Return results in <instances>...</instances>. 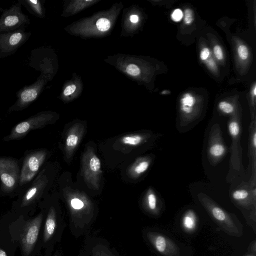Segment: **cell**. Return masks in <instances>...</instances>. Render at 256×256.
<instances>
[{"instance_id": "8", "label": "cell", "mask_w": 256, "mask_h": 256, "mask_svg": "<svg viewBox=\"0 0 256 256\" xmlns=\"http://www.w3.org/2000/svg\"><path fill=\"white\" fill-rule=\"evenodd\" d=\"M44 157L45 154L42 151L32 152L26 156L20 172L19 182L20 185L30 182L34 178Z\"/></svg>"}, {"instance_id": "31", "label": "cell", "mask_w": 256, "mask_h": 256, "mask_svg": "<svg viewBox=\"0 0 256 256\" xmlns=\"http://www.w3.org/2000/svg\"><path fill=\"white\" fill-rule=\"evenodd\" d=\"M182 17V12L180 9L175 10L172 14V18L174 21H179Z\"/></svg>"}, {"instance_id": "5", "label": "cell", "mask_w": 256, "mask_h": 256, "mask_svg": "<svg viewBox=\"0 0 256 256\" xmlns=\"http://www.w3.org/2000/svg\"><path fill=\"white\" fill-rule=\"evenodd\" d=\"M228 130L232 138L230 168L233 170L239 171L242 166L241 126L240 121L236 118L230 120L228 124Z\"/></svg>"}, {"instance_id": "15", "label": "cell", "mask_w": 256, "mask_h": 256, "mask_svg": "<svg viewBox=\"0 0 256 256\" xmlns=\"http://www.w3.org/2000/svg\"><path fill=\"white\" fill-rule=\"evenodd\" d=\"M56 226V218L53 208H50L47 216L44 230V241L47 242L53 235Z\"/></svg>"}, {"instance_id": "16", "label": "cell", "mask_w": 256, "mask_h": 256, "mask_svg": "<svg viewBox=\"0 0 256 256\" xmlns=\"http://www.w3.org/2000/svg\"><path fill=\"white\" fill-rule=\"evenodd\" d=\"M42 186V182L38 180V177L34 182L31 187L28 190L24 196L22 204L25 205L32 202L38 194L40 188Z\"/></svg>"}, {"instance_id": "33", "label": "cell", "mask_w": 256, "mask_h": 256, "mask_svg": "<svg viewBox=\"0 0 256 256\" xmlns=\"http://www.w3.org/2000/svg\"><path fill=\"white\" fill-rule=\"evenodd\" d=\"M94 256H112L110 253L104 250H97Z\"/></svg>"}, {"instance_id": "35", "label": "cell", "mask_w": 256, "mask_h": 256, "mask_svg": "<svg viewBox=\"0 0 256 256\" xmlns=\"http://www.w3.org/2000/svg\"><path fill=\"white\" fill-rule=\"evenodd\" d=\"M0 256H7V255L4 250L0 249Z\"/></svg>"}, {"instance_id": "23", "label": "cell", "mask_w": 256, "mask_h": 256, "mask_svg": "<svg viewBox=\"0 0 256 256\" xmlns=\"http://www.w3.org/2000/svg\"><path fill=\"white\" fill-rule=\"evenodd\" d=\"M238 54L242 60H246L248 56V50L247 46L243 44H240L238 48Z\"/></svg>"}, {"instance_id": "3", "label": "cell", "mask_w": 256, "mask_h": 256, "mask_svg": "<svg viewBox=\"0 0 256 256\" xmlns=\"http://www.w3.org/2000/svg\"><path fill=\"white\" fill-rule=\"evenodd\" d=\"M40 76L36 81L30 85H26L16 93V100L12 106L9 111L22 110L32 104L39 96L46 80L44 70L41 71Z\"/></svg>"}, {"instance_id": "17", "label": "cell", "mask_w": 256, "mask_h": 256, "mask_svg": "<svg viewBox=\"0 0 256 256\" xmlns=\"http://www.w3.org/2000/svg\"><path fill=\"white\" fill-rule=\"evenodd\" d=\"M196 217L194 212L192 210H188L182 218V224L186 230L192 232L196 228Z\"/></svg>"}, {"instance_id": "11", "label": "cell", "mask_w": 256, "mask_h": 256, "mask_svg": "<svg viewBox=\"0 0 256 256\" xmlns=\"http://www.w3.org/2000/svg\"><path fill=\"white\" fill-rule=\"evenodd\" d=\"M42 220L40 215L31 221L25 228L22 238L24 252L28 254L36 242Z\"/></svg>"}, {"instance_id": "18", "label": "cell", "mask_w": 256, "mask_h": 256, "mask_svg": "<svg viewBox=\"0 0 256 256\" xmlns=\"http://www.w3.org/2000/svg\"><path fill=\"white\" fill-rule=\"evenodd\" d=\"M142 140V137L140 135H134L124 136L122 138V141L124 144L136 146L139 144Z\"/></svg>"}, {"instance_id": "24", "label": "cell", "mask_w": 256, "mask_h": 256, "mask_svg": "<svg viewBox=\"0 0 256 256\" xmlns=\"http://www.w3.org/2000/svg\"><path fill=\"white\" fill-rule=\"evenodd\" d=\"M150 162L148 161L144 160L140 162L134 168V172L137 174H140L146 172L148 168Z\"/></svg>"}, {"instance_id": "7", "label": "cell", "mask_w": 256, "mask_h": 256, "mask_svg": "<svg viewBox=\"0 0 256 256\" xmlns=\"http://www.w3.org/2000/svg\"><path fill=\"white\" fill-rule=\"evenodd\" d=\"M226 146L223 142L218 124H215L210 132L208 145V156L210 162L216 164L225 156Z\"/></svg>"}, {"instance_id": "38", "label": "cell", "mask_w": 256, "mask_h": 256, "mask_svg": "<svg viewBox=\"0 0 256 256\" xmlns=\"http://www.w3.org/2000/svg\"></svg>"}, {"instance_id": "9", "label": "cell", "mask_w": 256, "mask_h": 256, "mask_svg": "<svg viewBox=\"0 0 256 256\" xmlns=\"http://www.w3.org/2000/svg\"><path fill=\"white\" fill-rule=\"evenodd\" d=\"M49 118L48 114L42 112L34 115L16 126L6 138L11 140L24 136L30 130L40 127Z\"/></svg>"}, {"instance_id": "36", "label": "cell", "mask_w": 256, "mask_h": 256, "mask_svg": "<svg viewBox=\"0 0 256 256\" xmlns=\"http://www.w3.org/2000/svg\"><path fill=\"white\" fill-rule=\"evenodd\" d=\"M256 86H254V96H256Z\"/></svg>"}, {"instance_id": "1", "label": "cell", "mask_w": 256, "mask_h": 256, "mask_svg": "<svg viewBox=\"0 0 256 256\" xmlns=\"http://www.w3.org/2000/svg\"><path fill=\"white\" fill-rule=\"evenodd\" d=\"M198 198L212 220L222 231L230 236L242 235V224L235 214L226 211L206 194L200 193Z\"/></svg>"}, {"instance_id": "19", "label": "cell", "mask_w": 256, "mask_h": 256, "mask_svg": "<svg viewBox=\"0 0 256 256\" xmlns=\"http://www.w3.org/2000/svg\"><path fill=\"white\" fill-rule=\"evenodd\" d=\"M220 111L226 114H232L234 111V106L226 101H221L218 104Z\"/></svg>"}, {"instance_id": "6", "label": "cell", "mask_w": 256, "mask_h": 256, "mask_svg": "<svg viewBox=\"0 0 256 256\" xmlns=\"http://www.w3.org/2000/svg\"><path fill=\"white\" fill-rule=\"evenodd\" d=\"M19 178L17 162L11 158L0 157V179L4 189L7 191L13 190Z\"/></svg>"}, {"instance_id": "25", "label": "cell", "mask_w": 256, "mask_h": 256, "mask_svg": "<svg viewBox=\"0 0 256 256\" xmlns=\"http://www.w3.org/2000/svg\"><path fill=\"white\" fill-rule=\"evenodd\" d=\"M90 170L94 172H97L100 170V162L98 157L94 156L90 159Z\"/></svg>"}, {"instance_id": "12", "label": "cell", "mask_w": 256, "mask_h": 256, "mask_svg": "<svg viewBox=\"0 0 256 256\" xmlns=\"http://www.w3.org/2000/svg\"><path fill=\"white\" fill-rule=\"evenodd\" d=\"M248 156L252 168V178L250 184H256V120L252 122L249 126Z\"/></svg>"}, {"instance_id": "20", "label": "cell", "mask_w": 256, "mask_h": 256, "mask_svg": "<svg viewBox=\"0 0 256 256\" xmlns=\"http://www.w3.org/2000/svg\"><path fill=\"white\" fill-rule=\"evenodd\" d=\"M148 206L149 210L153 212H156L157 209V198L154 192H150L147 197Z\"/></svg>"}, {"instance_id": "14", "label": "cell", "mask_w": 256, "mask_h": 256, "mask_svg": "<svg viewBox=\"0 0 256 256\" xmlns=\"http://www.w3.org/2000/svg\"><path fill=\"white\" fill-rule=\"evenodd\" d=\"M22 6L32 14L38 17L44 16V10L39 0H18Z\"/></svg>"}, {"instance_id": "4", "label": "cell", "mask_w": 256, "mask_h": 256, "mask_svg": "<svg viewBox=\"0 0 256 256\" xmlns=\"http://www.w3.org/2000/svg\"><path fill=\"white\" fill-rule=\"evenodd\" d=\"M32 32L21 28L0 34V58L14 54L28 40Z\"/></svg>"}, {"instance_id": "2", "label": "cell", "mask_w": 256, "mask_h": 256, "mask_svg": "<svg viewBox=\"0 0 256 256\" xmlns=\"http://www.w3.org/2000/svg\"><path fill=\"white\" fill-rule=\"evenodd\" d=\"M22 5L18 2L4 9L0 16V34L26 28L30 24V19L22 12Z\"/></svg>"}, {"instance_id": "32", "label": "cell", "mask_w": 256, "mask_h": 256, "mask_svg": "<svg viewBox=\"0 0 256 256\" xmlns=\"http://www.w3.org/2000/svg\"><path fill=\"white\" fill-rule=\"evenodd\" d=\"M76 89V86L74 84H71L68 86L64 90V94L65 96H68L72 94Z\"/></svg>"}, {"instance_id": "22", "label": "cell", "mask_w": 256, "mask_h": 256, "mask_svg": "<svg viewBox=\"0 0 256 256\" xmlns=\"http://www.w3.org/2000/svg\"><path fill=\"white\" fill-rule=\"evenodd\" d=\"M194 20V16L192 10L190 8H187L184 10V22L186 25H190L192 23Z\"/></svg>"}, {"instance_id": "30", "label": "cell", "mask_w": 256, "mask_h": 256, "mask_svg": "<svg viewBox=\"0 0 256 256\" xmlns=\"http://www.w3.org/2000/svg\"><path fill=\"white\" fill-rule=\"evenodd\" d=\"M210 55V50L208 48H204L201 50L200 56L202 60H205L209 57Z\"/></svg>"}, {"instance_id": "37", "label": "cell", "mask_w": 256, "mask_h": 256, "mask_svg": "<svg viewBox=\"0 0 256 256\" xmlns=\"http://www.w3.org/2000/svg\"><path fill=\"white\" fill-rule=\"evenodd\" d=\"M4 9L1 7H0V12H2L4 11Z\"/></svg>"}, {"instance_id": "39", "label": "cell", "mask_w": 256, "mask_h": 256, "mask_svg": "<svg viewBox=\"0 0 256 256\" xmlns=\"http://www.w3.org/2000/svg\"></svg>"}, {"instance_id": "27", "label": "cell", "mask_w": 256, "mask_h": 256, "mask_svg": "<svg viewBox=\"0 0 256 256\" xmlns=\"http://www.w3.org/2000/svg\"><path fill=\"white\" fill-rule=\"evenodd\" d=\"M78 142V137L74 134H70L66 140V144L68 146L74 148Z\"/></svg>"}, {"instance_id": "34", "label": "cell", "mask_w": 256, "mask_h": 256, "mask_svg": "<svg viewBox=\"0 0 256 256\" xmlns=\"http://www.w3.org/2000/svg\"><path fill=\"white\" fill-rule=\"evenodd\" d=\"M130 20L132 22L136 23L138 21V17L136 15H132L130 16Z\"/></svg>"}, {"instance_id": "29", "label": "cell", "mask_w": 256, "mask_h": 256, "mask_svg": "<svg viewBox=\"0 0 256 256\" xmlns=\"http://www.w3.org/2000/svg\"><path fill=\"white\" fill-rule=\"evenodd\" d=\"M70 204L72 208L75 210H80L84 206L83 202L76 198L72 200Z\"/></svg>"}, {"instance_id": "13", "label": "cell", "mask_w": 256, "mask_h": 256, "mask_svg": "<svg viewBox=\"0 0 256 256\" xmlns=\"http://www.w3.org/2000/svg\"><path fill=\"white\" fill-rule=\"evenodd\" d=\"M196 100V97L190 92H186L180 99V110L184 118H192L194 112Z\"/></svg>"}, {"instance_id": "26", "label": "cell", "mask_w": 256, "mask_h": 256, "mask_svg": "<svg viewBox=\"0 0 256 256\" xmlns=\"http://www.w3.org/2000/svg\"><path fill=\"white\" fill-rule=\"evenodd\" d=\"M126 72L132 76H136L140 74V69L136 65L130 64L127 66Z\"/></svg>"}, {"instance_id": "10", "label": "cell", "mask_w": 256, "mask_h": 256, "mask_svg": "<svg viewBox=\"0 0 256 256\" xmlns=\"http://www.w3.org/2000/svg\"><path fill=\"white\" fill-rule=\"evenodd\" d=\"M148 240L159 253L164 256H180L178 246L168 237L160 233L149 232Z\"/></svg>"}, {"instance_id": "21", "label": "cell", "mask_w": 256, "mask_h": 256, "mask_svg": "<svg viewBox=\"0 0 256 256\" xmlns=\"http://www.w3.org/2000/svg\"><path fill=\"white\" fill-rule=\"evenodd\" d=\"M98 29L102 32H104L109 29L110 26V21L106 18H100L96 22Z\"/></svg>"}, {"instance_id": "28", "label": "cell", "mask_w": 256, "mask_h": 256, "mask_svg": "<svg viewBox=\"0 0 256 256\" xmlns=\"http://www.w3.org/2000/svg\"><path fill=\"white\" fill-rule=\"evenodd\" d=\"M213 52L215 57L218 60H222L224 58V54L221 46L218 44H216L213 48Z\"/></svg>"}]
</instances>
